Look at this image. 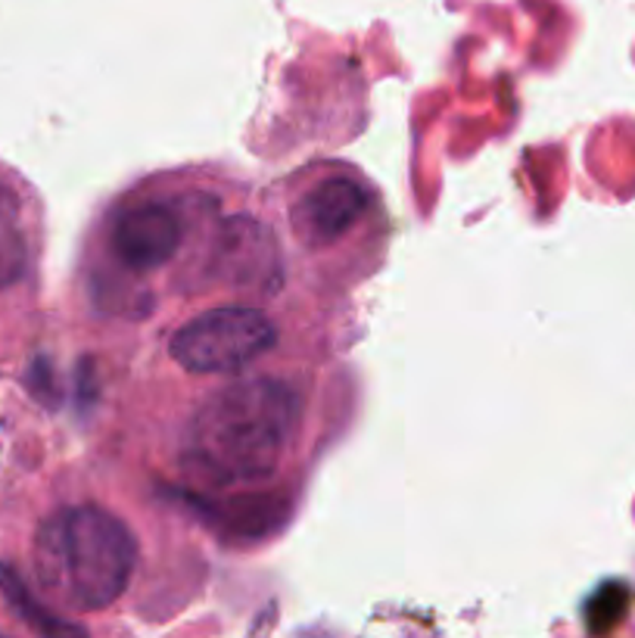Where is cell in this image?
Listing matches in <instances>:
<instances>
[{"instance_id": "cell-1", "label": "cell", "mask_w": 635, "mask_h": 638, "mask_svg": "<svg viewBox=\"0 0 635 638\" xmlns=\"http://www.w3.org/2000/svg\"><path fill=\"white\" fill-rule=\"evenodd\" d=\"M300 398L284 380H243L197 408L184 442V470L206 486L265 483L293 442Z\"/></svg>"}, {"instance_id": "cell-2", "label": "cell", "mask_w": 635, "mask_h": 638, "mask_svg": "<svg viewBox=\"0 0 635 638\" xmlns=\"http://www.w3.org/2000/svg\"><path fill=\"white\" fill-rule=\"evenodd\" d=\"M137 539L115 514L82 505L60 511L38 536V576L72 611H103L132 582Z\"/></svg>"}, {"instance_id": "cell-3", "label": "cell", "mask_w": 635, "mask_h": 638, "mask_svg": "<svg viewBox=\"0 0 635 638\" xmlns=\"http://www.w3.org/2000/svg\"><path fill=\"white\" fill-rule=\"evenodd\" d=\"M274 340L278 328L265 311L228 306L181 324L169 340V355L194 375H228L262 358Z\"/></svg>"}, {"instance_id": "cell-4", "label": "cell", "mask_w": 635, "mask_h": 638, "mask_svg": "<svg viewBox=\"0 0 635 638\" xmlns=\"http://www.w3.org/2000/svg\"><path fill=\"white\" fill-rule=\"evenodd\" d=\"M184 241V219L169 199H137L125 206L110 228V249L115 262L129 271L147 274L175 259Z\"/></svg>"}, {"instance_id": "cell-5", "label": "cell", "mask_w": 635, "mask_h": 638, "mask_svg": "<svg viewBox=\"0 0 635 638\" xmlns=\"http://www.w3.org/2000/svg\"><path fill=\"white\" fill-rule=\"evenodd\" d=\"M368 187L352 175L318 177L290 206L293 237L306 249H325L340 243L368 212Z\"/></svg>"}]
</instances>
